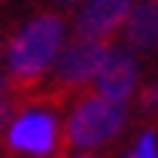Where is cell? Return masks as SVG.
Returning <instances> with one entry per match:
<instances>
[{
  "label": "cell",
  "mask_w": 158,
  "mask_h": 158,
  "mask_svg": "<svg viewBox=\"0 0 158 158\" xmlns=\"http://www.w3.org/2000/svg\"><path fill=\"white\" fill-rule=\"evenodd\" d=\"M64 43V19L61 15H37L31 19L9 43V98L37 88L46 70Z\"/></svg>",
  "instance_id": "6da1fadb"
},
{
  "label": "cell",
  "mask_w": 158,
  "mask_h": 158,
  "mask_svg": "<svg viewBox=\"0 0 158 158\" xmlns=\"http://www.w3.org/2000/svg\"><path fill=\"white\" fill-rule=\"evenodd\" d=\"M125 128V106L100 94H79L73 113L64 125L58 158H67L70 149H94L103 146Z\"/></svg>",
  "instance_id": "7a4b0ae2"
},
{
  "label": "cell",
  "mask_w": 158,
  "mask_h": 158,
  "mask_svg": "<svg viewBox=\"0 0 158 158\" xmlns=\"http://www.w3.org/2000/svg\"><path fill=\"white\" fill-rule=\"evenodd\" d=\"M3 146L12 158H58V118L52 116V110L27 106L6 125Z\"/></svg>",
  "instance_id": "3957f363"
},
{
  "label": "cell",
  "mask_w": 158,
  "mask_h": 158,
  "mask_svg": "<svg viewBox=\"0 0 158 158\" xmlns=\"http://www.w3.org/2000/svg\"><path fill=\"white\" fill-rule=\"evenodd\" d=\"M131 15V0H88L76 19V40L113 43L116 31Z\"/></svg>",
  "instance_id": "277c9868"
},
{
  "label": "cell",
  "mask_w": 158,
  "mask_h": 158,
  "mask_svg": "<svg viewBox=\"0 0 158 158\" xmlns=\"http://www.w3.org/2000/svg\"><path fill=\"white\" fill-rule=\"evenodd\" d=\"M137 82H140L137 61L128 52H113L110 49V55H106V61H103V67L98 73V94L122 103L137 91Z\"/></svg>",
  "instance_id": "5b68a950"
},
{
  "label": "cell",
  "mask_w": 158,
  "mask_h": 158,
  "mask_svg": "<svg viewBox=\"0 0 158 158\" xmlns=\"http://www.w3.org/2000/svg\"><path fill=\"white\" fill-rule=\"evenodd\" d=\"M125 43L134 52H152L158 46V0H143L125 19Z\"/></svg>",
  "instance_id": "8992f818"
},
{
  "label": "cell",
  "mask_w": 158,
  "mask_h": 158,
  "mask_svg": "<svg viewBox=\"0 0 158 158\" xmlns=\"http://www.w3.org/2000/svg\"><path fill=\"white\" fill-rule=\"evenodd\" d=\"M125 158H158V134L155 131H143L134 143V149Z\"/></svg>",
  "instance_id": "52a82bcc"
},
{
  "label": "cell",
  "mask_w": 158,
  "mask_h": 158,
  "mask_svg": "<svg viewBox=\"0 0 158 158\" xmlns=\"http://www.w3.org/2000/svg\"><path fill=\"white\" fill-rule=\"evenodd\" d=\"M137 106H140V113H143L146 118L158 122V88H155V85H143V88H140Z\"/></svg>",
  "instance_id": "ba28073f"
},
{
  "label": "cell",
  "mask_w": 158,
  "mask_h": 158,
  "mask_svg": "<svg viewBox=\"0 0 158 158\" xmlns=\"http://www.w3.org/2000/svg\"><path fill=\"white\" fill-rule=\"evenodd\" d=\"M12 113H15V103H12V98L0 100V131L9 125V118H12Z\"/></svg>",
  "instance_id": "9c48e42d"
},
{
  "label": "cell",
  "mask_w": 158,
  "mask_h": 158,
  "mask_svg": "<svg viewBox=\"0 0 158 158\" xmlns=\"http://www.w3.org/2000/svg\"><path fill=\"white\" fill-rule=\"evenodd\" d=\"M6 98H9V79L0 76V100H6Z\"/></svg>",
  "instance_id": "30bf717a"
},
{
  "label": "cell",
  "mask_w": 158,
  "mask_h": 158,
  "mask_svg": "<svg viewBox=\"0 0 158 158\" xmlns=\"http://www.w3.org/2000/svg\"><path fill=\"white\" fill-rule=\"evenodd\" d=\"M0 158H12V155H9V152H0Z\"/></svg>",
  "instance_id": "8fae6325"
},
{
  "label": "cell",
  "mask_w": 158,
  "mask_h": 158,
  "mask_svg": "<svg viewBox=\"0 0 158 158\" xmlns=\"http://www.w3.org/2000/svg\"><path fill=\"white\" fill-rule=\"evenodd\" d=\"M61 3H79V0H61Z\"/></svg>",
  "instance_id": "7c38bea8"
},
{
  "label": "cell",
  "mask_w": 158,
  "mask_h": 158,
  "mask_svg": "<svg viewBox=\"0 0 158 158\" xmlns=\"http://www.w3.org/2000/svg\"><path fill=\"white\" fill-rule=\"evenodd\" d=\"M0 55H3V46H0Z\"/></svg>",
  "instance_id": "4fadbf2b"
},
{
  "label": "cell",
  "mask_w": 158,
  "mask_h": 158,
  "mask_svg": "<svg viewBox=\"0 0 158 158\" xmlns=\"http://www.w3.org/2000/svg\"><path fill=\"white\" fill-rule=\"evenodd\" d=\"M155 88H158V82H155Z\"/></svg>",
  "instance_id": "5bb4252c"
}]
</instances>
